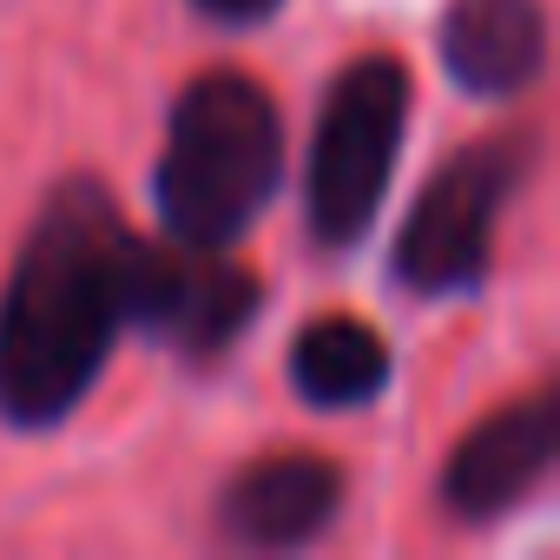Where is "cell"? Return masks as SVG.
<instances>
[{
    "label": "cell",
    "instance_id": "5",
    "mask_svg": "<svg viewBox=\"0 0 560 560\" xmlns=\"http://www.w3.org/2000/svg\"><path fill=\"white\" fill-rule=\"evenodd\" d=\"M264 311V277L237 264L231 250L205 244H139L126 264V324H139L152 343L178 350L185 363H218Z\"/></svg>",
    "mask_w": 560,
    "mask_h": 560
},
{
    "label": "cell",
    "instance_id": "8",
    "mask_svg": "<svg viewBox=\"0 0 560 560\" xmlns=\"http://www.w3.org/2000/svg\"><path fill=\"white\" fill-rule=\"evenodd\" d=\"M442 67L475 100L527 93L547 67V8L540 0H448Z\"/></svg>",
    "mask_w": 560,
    "mask_h": 560
},
{
    "label": "cell",
    "instance_id": "9",
    "mask_svg": "<svg viewBox=\"0 0 560 560\" xmlns=\"http://www.w3.org/2000/svg\"><path fill=\"white\" fill-rule=\"evenodd\" d=\"M389 343L363 317H317L291 343V383L311 409H363L389 389Z\"/></svg>",
    "mask_w": 560,
    "mask_h": 560
},
{
    "label": "cell",
    "instance_id": "2",
    "mask_svg": "<svg viewBox=\"0 0 560 560\" xmlns=\"http://www.w3.org/2000/svg\"><path fill=\"white\" fill-rule=\"evenodd\" d=\"M277 185H284V119H277V100L250 73H224V67L185 80L172 126H165L159 178H152L165 237L231 250L264 218Z\"/></svg>",
    "mask_w": 560,
    "mask_h": 560
},
{
    "label": "cell",
    "instance_id": "6",
    "mask_svg": "<svg viewBox=\"0 0 560 560\" xmlns=\"http://www.w3.org/2000/svg\"><path fill=\"white\" fill-rule=\"evenodd\" d=\"M560 462V396L553 389H534V396H514L501 402L494 416H481L442 462V514L448 521H468V527H488L501 514H514L521 501H534L547 488Z\"/></svg>",
    "mask_w": 560,
    "mask_h": 560
},
{
    "label": "cell",
    "instance_id": "3",
    "mask_svg": "<svg viewBox=\"0 0 560 560\" xmlns=\"http://www.w3.org/2000/svg\"><path fill=\"white\" fill-rule=\"evenodd\" d=\"M409 113H416V80L396 54H363L330 80L324 119L311 139V178H304L311 237L324 250H350L376 224Z\"/></svg>",
    "mask_w": 560,
    "mask_h": 560
},
{
    "label": "cell",
    "instance_id": "10",
    "mask_svg": "<svg viewBox=\"0 0 560 560\" xmlns=\"http://www.w3.org/2000/svg\"><path fill=\"white\" fill-rule=\"evenodd\" d=\"M198 8L211 14V21H224V27H257V21H270L284 0H198Z\"/></svg>",
    "mask_w": 560,
    "mask_h": 560
},
{
    "label": "cell",
    "instance_id": "4",
    "mask_svg": "<svg viewBox=\"0 0 560 560\" xmlns=\"http://www.w3.org/2000/svg\"><path fill=\"white\" fill-rule=\"evenodd\" d=\"M534 172V132H488L442 159L416 191L396 237V284L416 298H468L481 291L494 257V218Z\"/></svg>",
    "mask_w": 560,
    "mask_h": 560
},
{
    "label": "cell",
    "instance_id": "7",
    "mask_svg": "<svg viewBox=\"0 0 560 560\" xmlns=\"http://www.w3.org/2000/svg\"><path fill=\"white\" fill-rule=\"evenodd\" d=\"M343 508V468L317 448H270L218 494V527L244 547H304Z\"/></svg>",
    "mask_w": 560,
    "mask_h": 560
},
{
    "label": "cell",
    "instance_id": "1",
    "mask_svg": "<svg viewBox=\"0 0 560 560\" xmlns=\"http://www.w3.org/2000/svg\"><path fill=\"white\" fill-rule=\"evenodd\" d=\"M132 231L106 178H60L0 291V422L60 429L126 330Z\"/></svg>",
    "mask_w": 560,
    "mask_h": 560
}]
</instances>
